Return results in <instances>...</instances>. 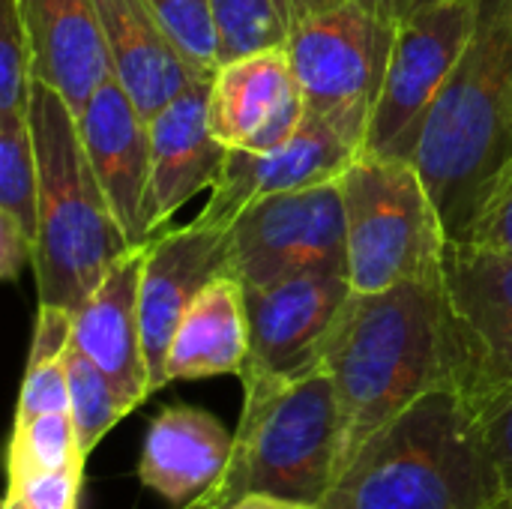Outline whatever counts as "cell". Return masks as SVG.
I'll return each instance as SVG.
<instances>
[{
  "label": "cell",
  "mask_w": 512,
  "mask_h": 509,
  "mask_svg": "<svg viewBox=\"0 0 512 509\" xmlns=\"http://www.w3.org/2000/svg\"><path fill=\"white\" fill-rule=\"evenodd\" d=\"M342 411L336 477L405 408L450 384L441 273L351 294L324 357Z\"/></svg>",
  "instance_id": "1"
},
{
  "label": "cell",
  "mask_w": 512,
  "mask_h": 509,
  "mask_svg": "<svg viewBox=\"0 0 512 509\" xmlns=\"http://www.w3.org/2000/svg\"><path fill=\"white\" fill-rule=\"evenodd\" d=\"M501 501L483 423L453 387H438L360 447L321 509H492Z\"/></svg>",
  "instance_id": "2"
},
{
  "label": "cell",
  "mask_w": 512,
  "mask_h": 509,
  "mask_svg": "<svg viewBox=\"0 0 512 509\" xmlns=\"http://www.w3.org/2000/svg\"><path fill=\"white\" fill-rule=\"evenodd\" d=\"M512 156V0H480L474 36L435 99L414 165L450 240H456L489 180Z\"/></svg>",
  "instance_id": "3"
},
{
  "label": "cell",
  "mask_w": 512,
  "mask_h": 509,
  "mask_svg": "<svg viewBox=\"0 0 512 509\" xmlns=\"http://www.w3.org/2000/svg\"><path fill=\"white\" fill-rule=\"evenodd\" d=\"M30 129L39 162V231L33 276L39 303L72 315L129 249V240L87 159L78 114L42 81L30 87Z\"/></svg>",
  "instance_id": "4"
},
{
  "label": "cell",
  "mask_w": 512,
  "mask_h": 509,
  "mask_svg": "<svg viewBox=\"0 0 512 509\" xmlns=\"http://www.w3.org/2000/svg\"><path fill=\"white\" fill-rule=\"evenodd\" d=\"M339 450L342 411L327 369L297 381L243 384L231 465L210 498L219 509L246 495H273L321 509L336 483Z\"/></svg>",
  "instance_id": "5"
},
{
  "label": "cell",
  "mask_w": 512,
  "mask_h": 509,
  "mask_svg": "<svg viewBox=\"0 0 512 509\" xmlns=\"http://www.w3.org/2000/svg\"><path fill=\"white\" fill-rule=\"evenodd\" d=\"M342 198L348 282L357 294L441 273L450 234L411 159L354 156L342 174Z\"/></svg>",
  "instance_id": "6"
},
{
  "label": "cell",
  "mask_w": 512,
  "mask_h": 509,
  "mask_svg": "<svg viewBox=\"0 0 512 509\" xmlns=\"http://www.w3.org/2000/svg\"><path fill=\"white\" fill-rule=\"evenodd\" d=\"M396 39V24L354 0L306 21L285 45L306 111L354 153L363 150Z\"/></svg>",
  "instance_id": "7"
},
{
  "label": "cell",
  "mask_w": 512,
  "mask_h": 509,
  "mask_svg": "<svg viewBox=\"0 0 512 509\" xmlns=\"http://www.w3.org/2000/svg\"><path fill=\"white\" fill-rule=\"evenodd\" d=\"M441 291L450 384L483 423L512 402V255L450 240Z\"/></svg>",
  "instance_id": "8"
},
{
  "label": "cell",
  "mask_w": 512,
  "mask_h": 509,
  "mask_svg": "<svg viewBox=\"0 0 512 509\" xmlns=\"http://www.w3.org/2000/svg\"><path fill=\"white\" fill-rule=\"evenodd\" d=\"M228 273L243 288L300 273H348L342 177L249 204L228 225Z\"/></svg>",
  "instance_id": "9"
},
{
  "label": "cell",
  "mask_w": 512,
  "mask_h": 509,
  "mask_svg": "<svg viewBox=\"0 0 512 509\" xmlns=\"http://www.w3.org/2000/svg\"><path fill=\"white\" fill-rule=\"evenodd\" d=\"M477 15L480 0H441L396 24L384 90L357 156L414 159L429 111L474 36Z\"/></svg>",
  "instance_id": "10"
},
{
  "label": "cell",
  "mask_w": 512,
  "mask_h": 509,
  "mask_svg": "<svg viewBox=\"0 0 512 509\" xmlns=\"http://www.w3.org/2000/svg\"><path fill=\"white\" fill-rule=\"evenodd\" d=\"M351 294L348 273H300L267 288H246L249 360L240 381H297L324 369Z\"/></svg>",
  "instance_id": "11"
},
{
  "label": "cell",
  "mask_w": 512,
  "mask_h": 509,
  "mask_svg": "<svg viewBox=\"0 0 512 509\" xmlns=\"http://www.w3.org/2000/svg\"><path fill=\"white\" fill-rule=\"evenodd\" d=\"M222 273H228V228L192 219L183 228H162L144 246L138 315L153 393L168 387L165 366L180 318Z\"/></svg>",
  "instance_id": "12"
},
{
  "label": "cell",
  "mask_w": 512,
  "mask_h": 509,
  "mask_svg": "<svg viewBox=\"0 0 512 509\" xmlns=\"http://www.w3.org/2000/svg\"><path fill=\"white\" fill-rule=\"evenodd\" d=\"M78 129L96 180L129 246H147L156 237L150 210L153 156L147 117L138 111L123 84L111 75L81 108Z\"/></svg>",
  "instance_id": "13"
},
{
  "label": "cell",
  "mask_w": 512,
  "mask_h": 509,
  "mask_svg": "<svg viewBox=\"0 0 512 509\" xmlns=\"http://www.w3.org/2000/svg\"><path fill=\"white\" fill-rule=\"evenodd\" d=\"M306 120L288 48L225 60L210 81V129L225 150L270 153Z\"/></svg>",
  "instance_id": "14"
},
{
  "label": "cell",
  "mask_w": 512,
  "mask_h": 509,
  "mask_svg": "<svg viewBox=\"0 0 512 509\" xmlns=\"http://www.w3.org/2000/svg\"><path fill=\"white\" fill-rule=\"evenodd\" d=\"M354 156L357 153L330 126H324L315 114L306 111L303 126L282 147L270 153H225L219 180L213 183L210 198L198 213V222L228 228L249 204L261 198L342 177Z\"/></svg>",
  "instance_id": "15"
},
{
  "label": "cell",
  "mask_w": 512,
  "mask_h": 509,
  "mask_svg": "<svg viewBox=\"0 0 512 509\" xmlns=\"http://www.w3.org/2000/svg\"><path fill=\"white\" fill-rule=\"evenodd\" d=\"M96 9L111 75L147 120L192 84L213 78L180 51L150 0H96Z\"/></svg>",
  "instance_id": "16"
},
{
  "label": "cell",
  "mask_w": 512,
  "mask_h": 509,
  "mask_svg": "<svg viewBox=\"0 0 512 509\" xmlns=\"http://www.w3.org/2000/svg\"><path fill=\"white\" fill-rule=\"evenodd\" d=\"M210 81L192 84L147 120L153 156L150 210L156 234L186 201H192V195L213 189L219 180L228 150L210 129Z\"/></svg>",
  "instance_id": "17"
},
{
  "label": "cell",
  "mask_w": 512,
  "mask_h": 509,
  "mask_svg": "<svg viewBox=\"0 0 512 509\" xmlns=\"http://www.w3.org/2000/svg\"><path fill=\"white\" fill-rule=\"evenodd\" d=\"M141 267L144 246H135L111 264L72 324V345L90 357L135 408L153 396L138 315Z\"/></svg>",
  "instance_id": "18"
},
{
  "label": "cell",
  "mask_w": 512,
  "mask_h": 509,
  "mask_svg": "<svg viewBox=\"0 0 512 509\" xmlns=\"http://www.w3.org/2000/svg\"><path fill=\"white\" fill-rule=\"evenodd\" d=\"M231 453L234 435L213 414L192 405H171L147 429L138 480L171 507H186L219 489Z\"/></svg>",
  "instance_id": "19"
},
{
  "label": "cell",
  "mask_w": 512,
  "mask_h": 509,
  "mask_svg": "<svg viewBox=\"0 0 512 509\" xmlns=\"http://www.w3.org/2000/svg\"><path fill=\"white\" fill-rule=\"evenodd\" d=\"M36 81L57 90L81 114L93 90L111 78L96 0H18Z\"/></svg>",
  "instance_id": "20"
},
{
  "label": "cell",
  "mask_w": 512,
  "mask_h": 509,
  "mask_svg": "<svg viewBox=\"0 0 512 509\" xmlns=\"http://www.w3.org/2000/svg\"><path fill=\"white\" fill-rule=\"evenodd\" d=\"M249 360V306L246 288L237 276L222 273L192 300L177 324L165 378L201 381L216 375H237Z\"/></svg>",
  "instance_id": "21"
},
{
  "label": "cell",
  "mask_w": 512,
  "mask_h": 509,
  "mask_svg": "<svg viewBox=\"0 0 512 509\" xmlns=\"http://www.w3.org/2000/svg\"><path fill=\"white\" fill-rule=\"evenodd\" d=\"M339 3L342 0H213L222 63L285 48L306 21Z\"/></svg>",
  "instance_id": "22"
},
{
  "label": "cell",
  "mask_w": 512,
  "mask_h": 509,
  "mask_svg": "<svg viewBox=\"0 0 512 509\" xmlns=\"http://www.w3.org/2000/svg\"><path fill=\"white\" fill-rule=\"evenodd\" d=\"M0 213L12 216L36 249L39 162L27 111L0 114Z\"/></svg>",
  "instance_id": "23"
},
{
  "label": "cell",
  "mask_w": 512,
  "mask_h": 509,
  "mask_svg": "<svg viewBox=\"0 0 512 509\" xmlns=\"http://www.w3.org/2000/svg\"><path fill=\"white\" fill-rule=\"evenodd\" d=\"M66 381H69V411L78 429V444L84 459L102 444V438L135 411V405L114 387V381L75 345L66 351Z\"/></svg>",
  "instance_id": "24"
},
{
  "label": "cell",
  "mask_w": 512,
  "mask_h": 509,
  "mask_svg": "<svg viewBox=\"0 0 512 509\" xmlns=\"http://www.w3.org/2000/svg\"><path fill=\"white\" fill-rule=\"evenodd\" d=\"M87 462L78 444L72 411H51L15 420L9 441V480Z\"/></svg>",
  "instance_id": "25"
},
{
  "label": "cell",
  "mask_w": 512,
  "mask_h": 509,
  "mask_svg": "<svg viewBox=\"0 0 512 509\" xmlns=\"http://www.w3.org/2000/svg\"><path fill=\"white\" fill-rule=\"evenodd\" d=\"M162 27L180 45V51L207 75L222 66V42L213 0H150Z\"/></svg>",
  "instance_id": "26"
},
{
  "label": "cell",
  "mask_w": 512,
  "mask_h": 509,
  "mask_svg": "<svg viewBox=\"0 0 512 509\" xmlns=\"http://www.w3.org/2000/svg\"><path fill=\"white\" fill-rule=\"evenodd\" d=\"M33 81V45L18 0H0V114L27 111Z\"/></svg>",
  "instance_id": "27"
},
{
  "label": "cell",
  "mask_w": 512,
  "mask_h": 509,
  "mask_svg": "<svg viewBox=\"0 0 512 509\" xmlns=\"http://www.w3.org/2000/svg\"><path fill=\"white\" fill-rule=\"evenodd\" d=\"M456 240L483 252L512 255V156L489 180L465 231Z\"/></svg>",
  "instance_id": "28"
},
{
  "label": "cell",
  "mask_w": 512,
  "mask_h": 509,
  "mask_svg": "<svg viewBox=\"0 0 512 509\" xmlns=\"http://www.w3.org/2000/svg\"><path fill=\"white\" fill-rule=\"evenodd\" d=\"M81 477H84V462L9 480V495L24 501L30 509H78Z\"/></svg>",
  "instance_id": "29"
},
{
  "label": "cell",
  "mask_w": 512,
  "mask_h": 509,
  "mask_svg": "<svg viewBox=\"0 0 512 509\" xmlns=\"http://www.w3.org/2000/svg\"><path fill=\"white\" fill-rule=\"evenodd\" d=\"M27 264L33 267V240L12 216L0 213V276L15 282Z\"/></svg>",
  "instance_id": "30"
},
{
  "label": "cell",
  "mask_w": 512,
  "mask_h": 509,
  "mask_svg": "<svg viewBox=\"0 0 512 509\" xmlns=\"http://www.w3.org/2000/svg\"><path fill=\"white\" fill-rule=\"evenodd\" d=\"M483 429H486L489 453L501 477L504 498H512V402L501 411H495L489 420H483Z\"/></svg>",
  "instance_id": "31"
},
{
  "label": "cell",
  "mask_w": 512,
  "mask_h": 509,
  "mask_svg": "<svg viewBox=\"0 0 512 509\" xmlns=\"http://www.w3.org/2000/svg\"><path fill=\"white\" fill-rule=\"evenodd\" d=\"M354 3L366 6L369 12H375V15H381V18H387L393 24H402L405 18H411V15H417V12H423V9H429V6H435L441 0H354Z\"/></svg>",
  "instance_id": "32"
},
{
  "label": "cell",
  "mask_w": 512,
  "mask_h": 509,
  "mask_svg": "<svg viewBox=\"0 0 512 509\" xmlns=\"http://www.w3.org/2000/svg\"><path fill=\"white\" fill-rule=\"evenodd\" d=\"M228 509H318L312 504H297V501H285V498H273V495H246L237 504Z\"/></svg>",
  "instance_id": "33"
},
{
  "label": "cell",
  "mask_w": 512,
  "mask_h": 509,
  "mask_svg": "<svg viewBox=\"0 0 512 509\" xmlns=\"http://www.w3.org/2000/svg\"><path fill=\"white\" fill-rule=\"evenodd\" d=\"M177 509H219V507H216V501H213L210 495H204V498H198V501H192V504H186V507H177Z\"/></svg>",
  "instance_id": "34"
},
{
  "label": "cell",
  "mask_w": 512,
  "mask_h": 509,
  "mask_svg": "<svg viewBox=\"0 0 512 509\" xmlns=\"http://www.w3.org/2000/svg\"><path fill=\"white\" fill-rule=\"evenodd\" d=\"M3 509H30L24 501H18V498H12V495H6V504H3Z\"/></svg>",
  "instance_id": "35"
},
{
  "label": "cell",
  "mask_w": 512,
  "mask_h": 509,
  "mask_svg": "<svg viewBox=\"0 0 512 509\" xmlns=\"http://www.w3.org/2000/svg\"><path fill=\"white\" fill-rule=\"evenodd\" d=\"M492 509H512V498H504L501 504H495V507H492Z\"/></svg>",
  "instance_id": "36"
}]
</instances>
